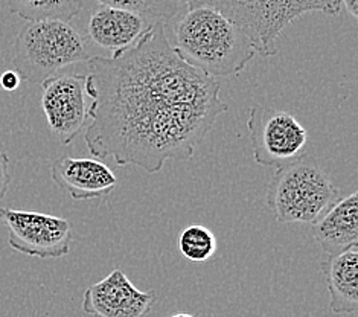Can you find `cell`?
Wrapping results in <instances>:
<instances>
[{"label": "cell", "instance_id": "obj_1", "mask_svg": "<svg viewBox=\"0 0 358 317\" xmlns=\"http://www.w3.org/2000/svg\"><path fill=\"white\" fill-rule=\"evenodd\" d=\"M87 63L93 101L84 141L93 156L119 167L155 174L166 160L191 159L227 111L220 83L176 54L162 20L131 46Z\"/></svg>", "mask_w": 358, "mask_h": 317}, {"label": "cell", "instance_id": "obj_2", "mask_svg": "<svg viewBox=\"0 0 358 317\" xmlns=\"http://www.w3.org/2000/svg\"><path fill=\"white\" fill-rule=\"evenodd\" d=\"M174 50L204 75L238 76L257 55L252 37L212 8H191L174 31Z\"/></svg>", "mask_w": 358, "mask_h": 317}, {"label": "cell", "instance_id": "obj_3", "mask_svg": "<svg viewBox=\"0 0 358 317\" xmlns=\"http://www.w3.org/2000/svg\"><path fill=\"white\" fill-rule=\"evenodd\" d=\"M187 6L212 8L244 29L264 57L278 54V38L296 19L308 13L338 15L340 0H182Z\"/></svg>", "mask_w": 358, "mask_h": 317}, {"label": "cell", "instance_id": "obj_4", "mask_svg": "<svg viewBox=\"0 0 358 317\" xmlns=\"http://www.w3.org/2000/svg\"><path fill=\"white\" fill-rule=\"evenodd\" d=\"M89 58L86 40L66 22H28L14 40L13 64L29 83L41 84Z\"/></svg>", "mask_w": 358, "mask_h": 317}, {"label": "cell", "instance_id": "obj_5", "mask_svg": "<svg viewBox=\"0 0 358 317\" xmlns=\"http://www.w3.org/2000/svg\"><path fill=\"white\" fill-rule=\"evenodd\" d=\"M340 199L329 176L305 157L276 168L268 190L267 204L278 223L313 225Z\"/></svg>", "mask_w": 358, "mask_h": 317}, {"label": "cell", "instance_id": "obj_6", "mask_svg": "<svg viewBox=\"0 0 358 317\" xmlns=\"http://www.w3.org/2000/svg\"><path fill=\"white\" fill-rule=\"evenodd\" d=\"M247 128L258 165L280 168L305 157L308 133L288 111L252 107Z\"/></svg>", "mask_w": 358, "mask_h": 317}, {"label": "cell", "instance_id": "obj_7", "mask_svg": "<svg viewBox=\"0 0 358 317\" xmlns=\"http://www.w3.org/2000/svg\"><path fill=\"white\" fill-rule=\"evenodd\" d=\"M8 230V241L15 252L36 258H64L71 252L72 229L66 218L49 213L0 209Z\"/></svg>", "mask_w": 358, "mask_h": 317}, {"label": "cell", "instance_id": "obj_8", "mask_svg": "<svg viewBox=\"0 0 358 317\" xmlns=\"http://www.w3.org/2000/svg\"><path fill=\"white\" fill-rule=\"evenodd\" d=\"M41 108L50 133L69 145L89 124L86 75H55L41 83Z\"/></svg>", "mask_w": 358, "mask_h": 317}, {"label": "cell", "instance_id": "obj_9", "mask_svg": "<svg viewBox=\"0 0 358 317\" xmlns=\"http://www.w3.org/2000/svg\"><path fill=\"white\" fill-rule=\"evenodd\" d=\"M156 302V291H141L121 269L90 286L83 311L92 317H147Z\"/></svg>", "mask_w": 358, "mask_h": 317}, {"label": "cell", "instance_id": "obj_10", "mask_svg": "<svg viewBox=\"0 0 358 317\" xmlns=\"http://www.w3.org/2000/svg\"><path fill=\"white\" fill-rule=\"evenodd\" d=\"M50 177L73 200L102 199L112 192L117 178L104 162L86 157L62 156L50 165Z\"/></svg>", "mask_w": 358, "mask_h": 317}, {"label": "cell", "instance_id": "obj_11", "mask_svg": "<svg viewBox=\"0 0 358 317\" xmlns=\"http://www.w3.org/2000/svg\"><path fill=\"white\" fill-rule=\"evenodd\" d=\"M313 238L328 256L338 255L358 246V194L338 199L323 216L313 223Z\"/></svg>", "mask_w": 358, "mask_h": 317}, {"label": "cell", "instance_id": "obj_12", "mask_svg": "<svg viewBox=\"0 0 358 317\" xmlns=\"http://www.w3.org/2000/svg\"><path fill=\"white\" fill-rule=\"evenodd\" d=\"M150 24L138 14L101 5L89 20V37L99 48L116 52L131 46Z\"/></svg>", "mask_w": 358, "mask_h": 317}, {"label": "cell", "instance_id": "obj_13", "mask_svg": "<svg viewBox=\"0 0 358 317\" xmlns=\"http://www.w3.org/2000/svg\"><path fill=\"white\" fill-rule=\"evenodd\" d=\"M329 291V308L336 314L358 310V246L331 255L320 265Z\"/></svg>", "mask_w": 358, "mask_h": 317}, {"label": "cell", "instance_id": "obj_14", "mask_svg": "<svg viewBox=\"0 0 358 317\" xmlns=\"http://www.w3.org/2000/svg\"><path fill=\"white\" fill-rule=\"evenodd\" d=\"M11 13L27 22L59 20L69 23L80 14L83 0H6Z\"/></svg>", "mask_w": 358, "mask_h": 317}, {"label": "cell", "instance_id": "obj_15", "mask_svg": "<svg viewBox=\"0 0 358 317\" xmlns=\"http://www.w3.org/2000/svg\"><path fill=\"white\" fill-rule=\"evenodd\" d=\"M102 6H112L143 17L150 23L165 22L177 14L182 0H96Z\"/></svg>", "mask_w": 358, "mask_h": 317}, {"label": "cell", "instance_id": "obj_16", "mask_svg": "<svg viewBox=\"0 0 358 317\" xmlns=\"http://www.w3.org/2000/svg\"><path fill=\"white\" fill-rule=\"evenodd\" d=\"M178 248L187 261L203 262L214 256L217 238L206 226L192 225L187 226L178 238Z\"/></svg>", "mask_w": 358, "mask_h": 317}, {"label": "cell", "instance_id": "obj_17", "mask_svg": "<svg viewBox=\"0 0 358 317\" xmlns=\"http://www.w3.org/2000/svg\"><path fill=\"white\" fill-rule=\"evenodd\" d=\"M11 183V171H10V157L8 154L0 151V200L8 192V188Z\"/></svg>", "mask_w": 358, "mask_h": 317}, {"label": "cell", "instance_id": "obj_18", "mask_svg": "<svg viewBox=\"0 0 358 317\" xmlns=\"http://www.w3.org/2000/svg\"><path fill=\"white\" fill-rule=\"evenodd\" d=\"M22 83L20 75L15 71H6L2 75H0V87L6 92H14L19 89V85Z\"/></svg>", "mask_w": 358, "mask_h": 317}, {"label": "cell", "instance_id": "obj_19", "mask_svg": "<svg viewBox=\"0 0 358 317\" xmlns=\"http://www.w3.org/2000/svg\"><path fill=\"white\" fill-rule=\"evenodd\" d=\"M340 5L346 8V11L351 14L354 19L358 17V0H340Z\"/></svg>", "mask_w": 358, "mask_h": 317}, {"label": "cell", "instance_id": "obj_20", "mask_svg": "<svg viewBox=\"0 0 358 317\" xmlns=\"http://www.w3.org/2000/svg\"><path fill=\"white\" fill-rule=\"evenodd\" d=\"M169 317H195V316L187 314V313H177V314H173V316H169Z\"/></svg>", "mask_w": 358, "mask_h": 317}]
</instances>
